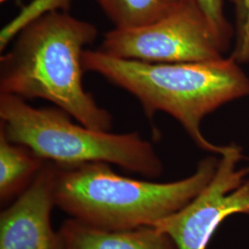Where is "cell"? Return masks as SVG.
Here are the masks:
<instances>
[{
	"instance_id": "277c9868",
	"label": "cell",
	"mask_w": 249,
	"mask_h": 249,
	"mask_svg": "<svg viewBox=\"0 0 249 249\" xmlns=\"http://www.w3.org/2000/svg\"><path fill=\"white\" fill-rule=\"evenodd\" d=\"M71 118L57 107L37 108L24 99L0 93V130L44 160L61 165L107 162L146 178L161 175L159 155L138 132L96 130Z\"/></svg>"
},
{
	"instance_id": "6da1fadb",
	"label": "cell",
	"mask_w": 249,
	"mask_h": 249,
	"mask_svg": "<svg viewBox=\"0 0 249 249\" xmlns=\"http://www.w3.org/2000/svg\"><path fill=\"white\" fill-rule=\"evenodd\" d=\"M97 36L93 24L67 11L37 19L0 57V93L45 100L85 126L110 131L113 116L83 84V53Z\"/></svg>"
},
{
	"instance_id": "7c38bea8",
	"label": "cell",
	"mask_w": 249,
	"mask_h": 249,
	"mask_svg": "<svg viewBox=\"0 0 249 249\" xmlns=\"http://www.w3.org/2000/svg\"><path fill=\"white\" fill-rule=\"evenodd\" d=\"M207 18L223 53L231 46L234 28L227 19L223 9V0H193Z\"/></svg>"
},
{
	"instance_id": "8992f818",
	"label": "cell",
	"mask_w": 249,
	"mask_h": 249,
	"mask_svg": "<svg viewBox=\"0 0 249 249\" xmlns=\"http://www.w3.org/2000/svg\"><path fill=\"white\" fill-rule=\"evenodd\" d=\"M240 147L231 144L221 155L210 183L189 203L154 223L178 249H206L217 228L232 214H249V167L238 168Z\"/></svg>"
},
{
	"instance_id": "4fadbf2b",
	"label": "cell",
	"mask_w": 249,
	"mask_h": 249,
	"mask_svg": "<svg viewBox=\"0 0 249 249\" xmlns=\"http://www.w3.org/2000/svg\"><path fill=\"white\" fill-rule=\"evenodd\" d=\"M234 9V37L231 56L239 64L249 63V0H230Z\"/></svg>"
},
{
	"instance_id": "9c48e42d",
	"label": "cell",
	"mask_w": 249,
	"mask_h": 249,
	"mask_svg": "<svg viewBox=\"0 0 249 249\" xmlns=\"http://www.w3.org/2000/svg\"><path fill=\"white\" fill-rule=\"evenodd\" d=\"M46 160L26 146L12 142L0 130V200L6 204L34 181Z\"/></svg>"
},
{
	"instance_id": "8fae6325",
	"label": "cell",
	"mask_w": 249,
	"mask_h": 249,
	"mask_svg": "<svg viewBox=\"0 0 249 249\" xmlns=\"http://www.w3.org/2000/svg\"><path fill=\"white\" fill-rule=\"evenodd\" d=\"M72 0H33L0 32V51L7 49L16 36L31 23L53 11H69Z\"/></svg>"
},
{
	"instance_id": "5b68a950",
	"label": "cell",
	"mask_w": 249,
	"mask_h": 249,
	"mask_svg": "<svg viewBox=\"0 0 249 249\" xmlns=\"http://www.w3.org/2000/svg\"><path fill=\"white\" fill-rule=\"evenodd\" d=\"M147 63L201 62L224 57L207 18L193 0H178L168 15L145 26L107 32L99 48Z\"/></svg>"
},
{
	"instance_id": "7a4b0ae2",
	"label": "cell",
	"mask_w": 249,
	"mask_h": 249,
	"mask_svg": "<svg viewBox=\"0 0 249 249\" xmlns=\"http://www.w3.org/2000/svg\"><path fill=\"white\" fill-rule=\"evenodd\" d=\"M85 71L94 72L126 90L152 121L158 112L172 116L203 151L223 155L229 145L211 142L201 131L205 117L224 105L249 96V77L231 55L201 62L147 63L85 50Z\"/></svg>"
},
{
	"instance_id": "5bb4252c",
	"label": "cell",
	"mask_w": 249,
	"mask_h": 249,
	"mask_svg": "<svg viewBox=\"0 0 249 249\" xmlns=\"http://www.w3.org/2000/svg\"><path fill=\"white\" fill-rule=\"evenodd\" d=\"M7 1H8V0H0V3H1V4H4V3L7 2Z\"/></svg>"
},
{
	"instance_id": "52a82bcc",
	"label": "cell",
	"mask_w": 249,
	"mask_h": 249,
	"mask_svg": "<svg viewBox=\"0 0 249 249\" xmlns=\"http://www.w3.org/2000/svg\"><path fill=\"white\" fill-rule=\"evenodd\" d=\"M56 164L46 160L34 181L0 214V249H65L51 224Z\"/></svg>"
},
{
	"instance_id": "3957f363",
	"label": "cell",
	"mask_w": 249,
	"mask_h": 249,
	"mask_svg": "<svg viewBox=\"0 0 249 249\" xmlns=\"http://www.w3.org/2000/svg\"><path fill=\"white\" fill-rule=\"evenodd\" d=\"M219 160H200L187 178L157 183L124 178L107 162L56 164L54 203L81 223L107 230L152 226L189 203L216 173Z\"/></svg>"
},
{
	"instance_id": "ba28073f",
	"label": "cell",
	"mask_w": 249,
	"mask_h": 249,
	"mask_svg": "<svg viewBox=\"0 0 249 249\" xmlns=\"http://www.w3.org/2000/svg\"><path fill=\"white\" fill-rule=\"evenodd\" d=\"M58 231L65 249H178L169 235L153 226L107 230L71 218Z\"/></svg>"
},
{
	"instance_id": "30bf717a",
	"label": "cell",
	"mask_w": 249,
	"mask_h": 249,
	"mask_svg": "<svg viewBox=\"0 0 249 249\" xmlns=\"http://www.w3.org/2000/svg\"><path fill=\"white\" fill-rule=\"evenodd\" d=\"M116 29L145 26L168 15L178 0H93Z\"/></svg>"
}]
</instances>
